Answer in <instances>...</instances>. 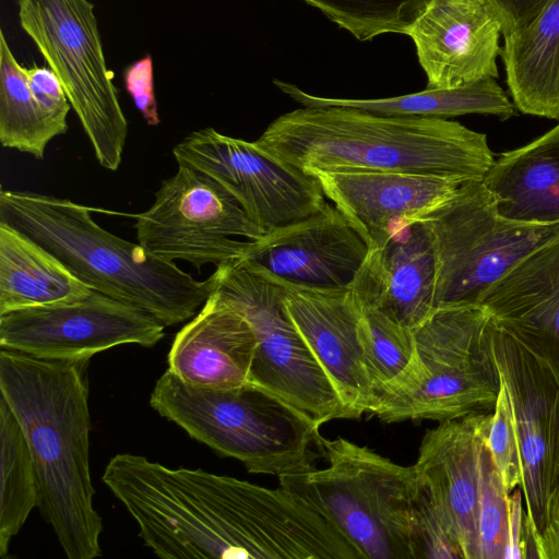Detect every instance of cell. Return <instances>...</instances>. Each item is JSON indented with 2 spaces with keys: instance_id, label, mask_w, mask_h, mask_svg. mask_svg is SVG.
Segmentation results:
<instances>
[{
  "instance_id": "32",
  "label": "cell",
  "mask_w": 559,
  "mask_h": 559,
  "mask_svg": "<svg viewBox=\"0 0 559 559\" xmlns=\"http://www.w3.org/2000/svg\"><path fill=\"white\" fill-rule=\"evenodd\" d=\"M487 445L506 490L510 495L515 488L521 487L523 469L512 406L501 377L497 402L492 411Z\"/></svg>"
},
{
  "instance_id": "3",
  "label": "cell",
  "mask_w": 559,
  "mask_h": 559,
  "mask_svg": "<svg viewBox=\"0 0 559 559\" xmlns=\"http://www.w3.org/2000/svg\"><path fill=\"white\" fill-rule=\"evenodd\" d=\"M308 175L367 169L481 181L495 162L486 134L443 118L392 116L341 106H301L253 141Z\"/></svg>"
},
{
  "instance_id": "27",
  "label": "cell",
  "mask_w": 559,
  "mask_h": 559,
  "mask_svg": "<svg viewBox=\"0 0 559 559\" xmlns=\"http://www.w3.org/2000/svg\"><path fill=\"white\" fill-rule=\"evenodd\" d=\"M360 308V334L377 400L374 413L380 404L406 393L417 383L419 362L412 330L378 308L361 305Z\"/></svg>"
},
{
  "instance_id": "12",
  "label": "cell",
  "mask_w": 559,
  "mask_h": 559,
  "mask_svg": "<svg viewBox=\"0 0 559 559\" xmlns=\"http://www.w3.org/2000/svg\"><path fill=\"white\" fill-rule=\"evenodd\" d=\"M138 242L152 255L205 264L246 258L266 231L216 181L185 165L162 181L153 204L134 215Z\"/></svg>"
},
{
  "instance_id": "28",
  "label": "cell",
  "mask_w": 559,
  "mask_h": 559,
  "mask_svg": "<svg viewBox=\"0 0 559 559\" xmlns=\"http://www.w3.org/2000/svg\"><path fill=\"white\" fill-rule=\"evenodd\" d=\"M59 130L37 102L25 68L13 56L0 31V142L3 147L43 158Z\"/></svg>"
},
{
  "instance_id": "35",
  "label": "cell",
  "mask_w": 559,
  "mask_h": 559,
  "mask_svg": "<svg viewBox=\"0 0 559 559\" xmlns=\"http://www.w3.org/2000/svg\"><path fill=\"white\" fill-rule=\"evenodd\" d=\"M153 79V61L150 55L133 62L123 72L124 87L148 126L160 123Z\"/></svg>"
},
{
  "instance_id": "5",
  "label": "cell",
  "mask_w": 559,
  "mask_h": 559,
  "mask_svg": "<svg viewBox=\"0 0 559 559\" xmlns=\"http://www.w3.org/2000/svg\"><path fill=\"white\" fill-rule=\"evenodd\" d=\"M320 451L326 467L283 474L280 487L328 520L360 559H416L414 467L344 438L321 437Z\"/></svg>"
},
{
  "instance_id": "25",
  "label": "cell",
  "mask_w": 559,
  "mask_h": 559,
  "mask_svg": "<svg viewBox=\"0 0 559 559\" xmlns=\"http://www.w3.org/2000/svg\"><path fill=\"white\" fill-rule=\"evenodd\" d=\"M92 290L41 245L0 221V314L79 299Z\"/></svg>"
},
{
  "instance_id": "33",
  "label": "cell",
  "mask_w": 559,
  "mask_h": 559,
  "mask_svg": "<svg viewBox=\"0 0 559 559\" xmlns=\"http://www.w3.org/2000/svg\"><path fill=\"white\" fill-rule=\"evenodd\" d=\"M414 547L416 559H463L457 543L421 488L414 511Z\"/></svg>"
},
{
  "instance_id": "19",
  "label": "cell",
  "mask_w": 559,
  "mask_h": 559,
  "mask_svg": "<svg viewBox=\"0 0 559 559\" xmlns=\"http://www.w3.org/2000/svg\"><path fill=\"white\" fill-rule=\"evenodd\" d=\"M311 176L368 250L382 246L400 222H414L447 202L461 185L451 178L394 170L334 169Z\"/></svg>"
},
{
  "instance_id": "23",
  "label": "cell",
  "mask_w": 559,
  "mask_h": 559,
  "mask_svg": "<svg viewBox=\"0 0 559 559\" xmlns=\"http://www.w3.org/2000/svg\"><path fill=\"white\" fill-rule=\"evenodd\" d=\"M478 304L502 326L559 348V238L521 261Z\"/></svg>"
},
{
  "instance_id": "9",
  "label": "cell",
  "mask_w": 559,
  "mask_h": 559,
  "mask_svg": "<svg viewBox=\"0 0 559 559\" xmlns=\"http://www.w3.org/2000/svg\"><path fill=\"white\" fill-rule=\"evenodd\" d=\"M214 292L239 311L257 340L250 382L260 385L320 425L353 419L284 306V282L246 258L224 262L212 274Z\"/></svg>"
},
{
  "instance_id": "34",
  "label": "cell",
  "mask_w": 559,
  "mask_h": 559,
  "mask_svg": "<svg viewBox=\"0 0 559 559\" xmlns=\"http://www.w3.org/2000/svg\"><path fill=\"white\" fill-rule=\"evenodd\" d=\"M25 73L37 102L63 134L68 130L67 115L72 107L58 76L50 68L36 64L25 68Z\"/></svg>"
},
{
  "instance_id": "30",
  "label": "cell",
  "mask_w": 559,
  "mask_h": 559,
  "mask_svg": "<svg viewBox=\"0 0 559 559\" xmlns=\"http://www.w3.org/2000/svg\"><path fill=\"white\" fill-rule=\"evenodd\" d=\"M358 40L406 34L428 0H302Z\"/></svg>"
},
{
  "instance_id": "24",
  "label": "cell",
  "mask_w": 559,
  "mask_h": 559,
  "mask_svg": "<svg viewBox=\"0 0 559 559\" xmlns=\"http://www.w3.org/2000/svg\"><path fill=\"white\" fill-rule=\"evenodd\" d=\"M499 57L513 104L523 114L559 119V0L503 36Z\"/></svg>"
},
{
  "instance_id": "15",
  "label": "cell",
  "mask_w": 559,
  "mask_h": 559,
  "mask_svg": "<svg viewBox=\"0 0 559 559\" xmlns=\"http://www.w3.org/2000/svg\"><path fill=\"white\" fill-rule=\"evenodd\" d=\"M492 412L441 421L426 431L413 465L419 486L457 543L463 559H477L481 453Z\"/></svg>"
},
{
  "instance_id": "16",
  "label": "cell",
  "mask_w": 559,
  "mask_h": 559,
  "mask_svg": "<svg viewBox=\"0 0 559 559\" xmlns=\"http://www.w3.org/2000/svg\"><path fill=\"white\" fill-rule=\"evenodd\" d=\"M284 282V281H283ZM290 322L322 367L353 419L377 404L360 334V305L349 288L284 282Z\"/></svg>"
},
{
  "instance_id": "21",
  "label": "cell",
  "mask_w": 559,
  "mask_h": 559,
  "mask_svg": "<svg viewBox=\"0 0 559 559\" xmlns=\"http://www.w3.org/2000/svg\"><path fill=\"white\" fill-rule=\"evenodd\" d=\"M255 346V335L246 318L213 292L176 334L168 369L194 386H239L250 382Z\"/></svg>"
},
{
  "instance_id": "26",
  "label": "cell",
  "mask_w": 559,
  "mask_h": 559,
  "mask_svg": "<svg viewBox=\"0 0 559 559\" xmlns=\"http://www.w3.org/2000/svg\"><path fill=\"white\" fill-rule=\"evenodd\" d=\"M274 85L304 107L341 106L392 116L443 118L468 114L492 115L507 120L515 115L496 79L487 78L452 88H426L421 92L385 98H335L309 94L293 83L275 79Z\"/></svg>"
},
{
  "instance_id": "36",
  "label": "cell",
  "mask_w": 559,
  "mask_h": 559,
  "mask_svg": "<svg viewBox=\"0 0 559 559\" xmlns=\"http://www.w3.org/2000/svg\"><path fill=\"white\" fill-rule=\"evenodd\" d=\"M527 558L559 559V486L548 499L542 530L530 540Z\"/></svg>"
},
{
  "instance_id": "31",
  "label": "cell",
  "mask_w": 559,
  "mask_h": 559,
  "mask_svg": "<svg viewBox=\"0 0 559 559\" xmlns=\"http://www.w3.org/2000/svg\"><path fill=\"white\" fill-rule=\"evenodd\" d=\"M509 493L492 462L487 442L481 453L477 513V559H503L508 539Z\"/></svg>"
},
{
  "instance_id": "11",
  "label": "cell",
  "mask_w": 559,
  "mask_h": 559,
  "mask_svg": "<svg viewBox=\"0 0 559 559\" xmlns=\"http://www.w3.org/2000/svg\"><path fill=\"white\" fill-rule=\"evenodd\" d=\"M488 338L519 438L528 543L542 530L548 499L559 486V348L490 316Z\"/></svg>"
},
{
  "instance_id": "2",
  "label": "cell",
  "mask_w": 559,
  "mask_h": 559,
  "mask_svg": "<svg viewBox=\"0 0 559 559\" xmlns=\"http://www.w3.org/2000/svg\"><path fill=\"white\" fill-rule=\"evenodd\" d=\"M90 360L0 352V394L31 450L37 508L69 559L100 556L103 521L90 472Z\"/></svg>"
},
{
  "instance_id": "38",
  "label": "cell",
  "mask_w": 559,
  "mask_h": 559,
  "mask_svg": "<svg viewBox=\"0 0 559 559\" xmlns=\"http://www.w3.org/2000/svg\"><path fill=\"white\" fill-rule=\"evenodd\" d=\"M525 509L521 487L509 495L508 539L503 559H520L527 557Z\"/></svg>"
},
{
  "instance_id": "29",
  "label": "cell",
  "mask_w": 559,
  "mask_h": 559,
  "mask_svg": "<svg viewBox=\"0 0 559 559\" xmlns=\"http://www.w3.org/2000/svg\"><path fill=\"white\" fill-rule=\"evenodd\" d=\"M0 555L37 507V483L31 450L15 414L0 394Z\"/></svg>"
},
{
  "instance_id": "10",
  "label": "cell",
  "mask_w": 559,
  "mask_h": 559,
  "mask_svg": "<svg viewBox=\"0 0 559 559\" xmlns=\"http://www.w3.org/2000/svg\"><path fill=\"white\" fill-rule=\"evenodd\" d=\"M23 31L58 76L97 162L117 170L128 121L107 68L94 5L88 0H17Z\"/></svg>"
},
{
  "instance_id": "1",
  "label": "cell",
  "mask_w": 559,
  "mask_h": 559,
  "mask_svg": "<svg viewBox=\"0 0 559 559\" xmlns=\"http://www.w3.org/2000/svg\"><path fill=\"white\" fill-rule=\"evenodd\" d=\"M102 479L160 558L325 559L336 545L334 527L282 487L130 453L111 457Z\"/></svg>"
},
{
  "instance_id": "22",
  "label": "cell",
  "mask_w": 559,
  "mask_h": 559,
  "mask_svg": "<svg viewBox=\"0 0 559 559\" xmlns=\"http://www.w3.org/2000/svg\"><path fill=\"white\" fill-rule=\"evenodd\" d=\"M481 182L502 217L525 224H559V124L501 154Z\"/></svg>"
},
{
  "instance_id": "7",
  "label": "cell",
  "mask_w": 559,
  "mask_h": 559,
  "mask_svg": "<svg viewBox=\"0 0 559 559\" xmlns=\"http://www.w3.org/2000/svg\"><path fill=\"white\" fill-rule=\"evenodd\" d=\"M416 221L427 228L435 250V310L478 304L521 261L559 238V224L502 217L481 181L461 183L451 199Z\"/></svg>"
},
{
  "instance_id": "8",
  "label": "cell",
  "mask_w": 559,
  "mask_h": 559,
  "mask_svg": "<svg viewBox=\"0 0 559 559\" xmlns=\"http://www.w3.org/2000/svg\"><path fill=\"white\" fill-rule=\"evenodd\" d=\"M488 320L479 304L436 309L413 330L417 383L380 404L373 415L384 423H441L492 412L500 377L489 346Z\"/></svg>"
},
{
  "instance_id": "20",
  "label": "cell",
  "mask_w": 559,
  "mask_h": 559,
  "mask_svg": "<svg viewBox=\"0 0 559 559\" xmlns=\"http://www.w3.org/2000/svg\"><path fill=\"white\" fill-rule=\"evenodd\" d=\"M436 255L419 222L402 221L368 253L349 289L361 306L378 308L415 330L435 311Z\"/></svg>"
},
{
  "instance_id": "17",
  "label": "cell",
  "mask_w": 559,
  "mask_h": 559,
  "mask_svg": "<svg viewBox=\"0 0 559 559\" xmlns=\"http://www.w3.org/2000/svg\"><path fill=\"white\" fill-rule=\"evenodd\" d=\"M368 247L331 203L317 213L251 240L249 261L292 284L348 288Z\"/></svg>"
},
{
  "instance_id": "13",
  "label": "cell",
  "mask_w": 559,
  "mask_h": 559,
  "mask_svg": "<svg viewBox=\"0 0 559 559\" xmlns=\"http://www.w3.org/2000/svg\"><path fill=\"white\" fill-rule=\"evenodd\" d=\"M173 154L178 165L221 185L265 231L308 217L326 203L316 177L267 156L254 142L211 127L189 133Z\"/></svg>"
},
{
  "instance_id": "37",
  "label": "cell",
  "mask_w": 559,
  "mask_h": 559,
  "mask_svg": "<svg viewBox=\"0 0 559 559\" xmlns=\"http://www.w3.org/2000/svg\"><path fill=\"white\" fill-rule=\"evenodd\" d=\"M501 25L502 35L528 24L549 0H484Z\"/></svg>"
},
{
  "instance_id": "4",
  "label": "cell",
  "mask_w": 559,
  "mask_h": 559,
  "mask_svg": "<svg viewBox=\"0 0 559 559\" xmlns=\"http://www.w3.org/2000/svg\"><path fill=\"white\" fill-rule=\"evenodd\" d=\"M0 221L41 245L92 289L148 312L165 326L192 318L214 292L213 275L195 280L176 262L104 229L90 207L68 199L2 188Z\"/></svg>"
},
{
  "instance_id": "6",
  "label": "cell",
  "mask_w": 559,
  "mask_h": 559,
  "mask_svg": "<svg viewBox=\"0 0 559 559\" xmlns=\"http://www.w3.org/2000/svg\"><path fill=\"white\" fill-rule=\"evenodd\" d=\"M151 406L217 453L239 460L249 473L277 477L313 465L321 425L254 383L228 389L190 385L167 369Z\"/></svg>"
},
{
  "instance_id": "14",
  "label": "cell",
  "mask_w": 559,
  "mask_h": 559,
  "mask_svg": "<svg viewBox=\"0 0 559 559\" xmlns=\"http://www.w3.org/2000/svg\"><path fill=\"white\" fill-rule=\"evenodd\" d=\"M165 325L148 312L92 290L85 297L0 314L1 348L83 359L122 344L156 345Z\"/></svg>"
},
{
  "instance_id": "18",
  "label": "cell",
  "mask_w": 559,
  "mask_h": 559,
  "mask_svg": "<svg viewBox=\"0 0 559 559\" xmlns=\"http://www.w3.org/2000/svg\"><path fill=\"white\" fill-rule=\"evenodd\" d=\"M501 25L484 0H428L406 31L428 88L498 78Z\"/></svg>"
}]
</instances>
